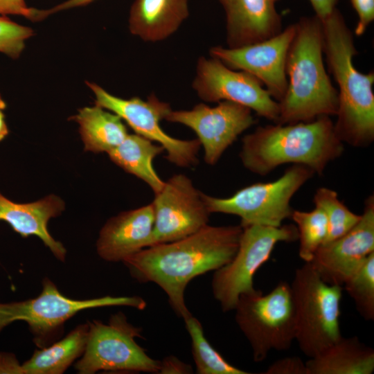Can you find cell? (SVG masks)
<instances>
[{
  "label": "cell",
  "mask_w": 374,
  "mask_h": 374,
  "mask_svg": "<svg viewBox=\"0 0 374 374\" xmlns=\"http://www.w3.org/2000/svg\"><path fill=\"white\" fill-rule=\"evenodd\" d=\"M242 232L240 225H206L180 240L145 248L123 262L139 282L158 285L176 314L184 319L190 314L184 301L186 286L194 278L229 262Z\"/></svg>",
  "instance_id": "6da1fadb"
},
{
  "label": "cell",
  "mask_w": 374,
  "mask_h": 374,
  "mask_svg": "<svg viewBox=\"0 0 374 374\" xmlns=\"http://www.w3.org/2000/svg\"><path fill=\"white\" fill-rule=\"evenodd\" d=\"M321 21L323 55L338 86L335 133L343 143L368 146L374 140V72L364 73L355 67L354 35L337 8Z\"/></svg>",
  "instance_id": "7a4b0ae2"
},
{
  "label": "cell",
  "mask_w": 374,
  "mask_h": 374,
  "mask_svg": "<svg viewBox=\"0 0 374 374\" xmlns=\"http://www.w3.org/2000/svg\"><path fill=\"white\" fill-rule=\"evenodd\" d=\"M344 152L330 116L309 122L258 127L242 140L241 161L248 170L264 176L280 165L306 166L321 175Z\"/></svg>",
  "instance_id": "3957f363"
},
{
  "label": "cell",
  "mask_w": 374,
  "mask_h": 374,
  "mask_svg": "<svg viewBox=\"0 0 374 374\" xmlns=\"http://www.w3.org/2000/svg\"><path fill=\"white\" fill-rule=\"evenodd\" d=\"M294 36L286 60L287 88L279 103L276 123L309 122L321 116H335L338 91L323 62L322 22L317 17H304L295 23Z\"/></svg>",
  "instance_id": "277c9868"
},
{
  "label": "cell",
  "mask_w": 374,
  "mask_h": 374,
  "mask_svg": "<svg viewBox=\"0 0 374 374\" xmlns=\"http://www.w3.org/2000/svg\"><path fill=\"white\" fill-rule=\"evenodd\" d=\"M290 286L295 309V340L304 355L313 357L341 337L343 287L325 282L310 262L296 269Z\"/></svg>",
  "instance_id": "5b68a950"
},
{
  "label": "cell",
  "mask_w": 374,
  "mask_h": 374,
  "mask_svg": "<svg viewBox=\"0 0 374 374\" xmlns=\"http://www.w3.org/2000/svg\"><path fill=\"white\" fill-rule=\"evenodd\" d=\"M234 310L255 362L264 361L272 350H289L295 340V309L291 286L286 281H280L265 294L259 290L242 294Z\"/></svg>",
  "instance_id": "8992f818"
},
{
  "label": "cell",
  "mask_w": 374,
  "mask_h": 374,
  "mask_svg": "<svg viewBox=\"0 0 374 374\" xmlns=\"http://www.w3.org/2000/svg\"><path fill=\"white\" fill-rule=\"evenodd\" d=\"M107 306H129L142 310L146 307V302L137 296H105L75 300L63 295L56 285L46 278L37 297L21 301L0 303V332L12 322L25 321L34 336L35 344L39 348H44L61 335L64 323L78 312Z\"/></svg>",
  "instance_id": "52a82bcc"
},
{
  "label": "cell",
  "mask_w": 374,
  "mask_h": 374,
  "mask_svg": "<svg viewBox=\"0 0 374 374\" xmlns=\"http://www.w3.org/2000/svg\"><path fill=\"white\" fill-rule=\"evenodd\" d=\"M314 174L306 166L294 164L278 179L246 186L231 197H215L202 193V197L211 213L239 216L242 228L254 224L278 227L291 217L294 195Z\"/></svg>",
  "instance_id": "ba28073f"
},
{
  "label": "cell",
  "mask_w": 374,
  "mask_h": 374,
  "mask_svg": "<svg viewBox=\"0 0 374 374\" xmlns=\"http://www.w3.org/2000/svg\"><path fill=\"white\" fill-rule=\"evenodd\" d=\"M297 240L298 230L294 224L243 227L235 256L229 262L215 270L213 276V294L222 310H234L242 294L256 290L255 274L269 259L276 244Z\"/></svg>",
  "instance_id": "9c48e42d"
},
{
  "label": "cell",
  "mask_w": 374,
  "mask_h": 374,
  "mask_svg": "<svg viewBox=\"0 0 374 374\" xmlns=\"http://www.w3.org/2000/svg\"><path fill=\"white\" fill-rule=\"evenodd\" d=\"M87 341L82 358L75 365L78 373L100 371L159 373L160 361L150 357L136 341L141 328L128 322L123 312L111 316L107 323L88 321Z\"/></svg>",
  "instance_id": "30bf717a"
},
{
  "label": "cell",
  "mask_w": 374,
  "mask_h": 374,
  "mask_svg": "<svg viewBox=\"0 0 374 374\" xmlns=\"http://www.w3.org/2000/svg\"><path fill=\"white\" fill-rule=\"evenodd\" d=\"M86 84L95 96V105L118 115L136 134L159 143L166 151V158L170 162L179 167L197 163L201 146L198 139L174 138L160 125L172 110L169 103L160 100L154 94L146 100L139 97L124 99L112 95L96 83L87 81Z\"/></svg>",
  "instance_id": "8fae6325"
},
{
  "label": "cell",
  "mask_w": 374,
  "mask_h": 374,
  "mask_svg": "<svg viewBox=\"0 0 374 374\" xmlns=\"http://www.w3.org/2000/svg\"><path fill=\"white\" fill-rule=\"evenodd\" d=\"M192 87L205 102L236 103L274 123L278 121L279 103L262 83L252 75L231 69L215 57L197 60Z\"/></svg>",
  "instance_id": "7c38bea8"
},
{
  "label": "cell",
  "mask_w": 374,
  "mask_h": 374,
  "mask_svg": "<svg viewBox=\"0 0 374 374\" xmlns=\"http://www.w3.org/2000/svg\"><path fill=\"white\" fill-rule=\"evenodd\" d=\"M154 195L152 246L180 240L208 225L211 213L202 193L187 176L173 175Z\"/></svg>",
  "instance_id": "4fadbf2b"
},
{
  "label": "cell",
  "mask_w": 374,
  "mask_h": 374,
  "mask_svg": "<svg viewBox=\"0 0 374 374\" xmlns=\"http://www.w3.org/2000/svg\"><path fill=\"white\" fill-rule=\"evenodd\" d=\"M166 120L195 132L204 150V161L215 165L239 135L256 121L252 111L240 104L223 100L215 107L199 103L188 110H171Z\"/></svg>",
  "instance_id": "5bb4252c"
},
{
  "label": "cell",
  "mask_w": 374,
  "mask_h": 374,
  "mask_svg": "<svg viewBox=\"0 0 374 374\" xmlns=\"http://www.w3.org/2000/svg\"><path fill=\"white\" fill-rule=\"evenodd\" d=\"M295 30L293 24L261 42L238 48L215 46L210 48L209 54L231 69L243 71L254 76L271 96L279 102L287 88L286 60Z\"/></svg>",
  "instance_id": "9a60e30c"
},
{
  "label": "cell",
  "mask_w": 374,
  "mask_h": 374,
  "mask_svg": "<svg viewBox=\"0 0 374 374\" xmlns=\"http://www.w3.org/2000/svg\"><path fill=\"white\" fill-rule=\"evenodd\" d=\"M373 252L374 197L372 195L365 201L359 221L342 236L322 244L310 263L325 282L343 286Z\"/></svg>",
  "instance_id": "2e32d148"
},
{
  "label": "cell",
  "mask_w": 374,
  "mask_h": 374,
  "mask_svg": "<svg viewBox=\"0 0 374 374\" xmlns=\"http://www.w3.org/2000/svg\"><path fill=\"white\" fill-rule=\"evenodd\" d=\"M226 19L227 47L238 48L271 37L282 30L279 0H217Z\"/></svg>",
  "instance_id": "e0dca14e"
},
{
  "label": "cell",
  "mask_w": 374,
  "mask_h": 374,
  "mask_svg": "<svg viewBox=\"0 0 374 374\" xmlns=\"http://www.w3.org/2000/svg\"><path fill=\"white\" fill-rule=\"evenodd\" d=\"M154 223L152 203L110 218L102 228L97 240L98 255L107 261H123L152 246Z\"/></svg>",
  "instance_id": "ac0fdd59"
},
{
  "label": "cell",
  "mask_w": 374,
  "mask_h": 374,
  "mask_svg": "<svg viewBox=\"0 0 374 374\" xmlns=\"http://www.w3.org/2000/svg\"><path fill=\"white\" fill-rule=\"evenodd\" d=\"M64 203L55 195L38 201L19 204L12 202L0 193V221L10 224L24 238L36 235L61 261H64L66 250L63 244L49 233L48 222L61 214Z\"/></svg>",
  "instance_id": "d6986e66"
},
{
  "label": "cell",
  "mask_w": 374,
  "mask_h": 374,
  "mask_svg": "<svg viewBox=\"0 0 374 374\" xmlns=\"http://www.w3.org/2000/svg\"><path fill=\"white\" fill-rule=\"evenodd\" d=\"M188 15L189 0H134L129 30L145 42H160L175 33Z\"/></svg>",
  "instance_id": "ffe728a7"
},
{
  "label": "cell",
  "mask_w": 374,
  "mask_h": 374,
  "mask_svg": "<svg viewBox=\"0 0 374 374\" xmlns=\"http://www.w3.org/2000/svg\"><path fill=\"white\" fill-rule=\"evenodd\" d=\"M305 364L308 374H372L374 350L357 337L341 336Z\"/></svg>",
  "instance_id": "44dd1931"
},
{
  "label": "cell",
  "mask_w": 374,
  "mask_h": 374,
  "mask_svg": "<svg viewBox=\"0 0 374 374\" xmlns=\"http://www.w3.org/2000/svg\"><path fill=\"white\" fill-rule=\"evenodd\" d=\"M70 120L78 124L86 151L108 153L128 135L123 120L118 115L96 105L80 109Z\"/></svg>",
  "instance_id": "7402d4cb"
},
{
  "label": "cell",
  "mask_w": 374,
  "mask_h": 374,
  "mask_svg": "<svg viewBox=\"0 0 374 374\" xmlns=\"http://www.w3.org/2000/svg\"><path fill=\"white\" fill-rule=\"evenodd\" d=\"M163 151L161 145L137 134H128L120 145L107 154L115 164L143 180L157 194L163 188L165 181L154 168L153 161Z\"/></svg>",
  "instance_id": "603a6c76"
},
{
  "label": "cell",
  "mask_w": 374,
  "mask_h": 374,
  "mask_svg": "<svg viewBox=\"0 0 374 374\" xmlns=\"http://www.w3.org/2000/svg\"><path fill=\"white\" fill-rule=\"evenodd\" d=\"M89 325L82 324L62 339L34 352L21 366L24 374H61L85 349Z\"/></svg>",
  "instance_id": "cb8c5ba5"
},
{
  "label": "cell",
  "mask_w": 374,
  "mask_h": 374,
  "mask_svg": "<svg viewBox=\"0 0 374 374\" xmlns=\"http://www.w3.org/2000/svg\"><path fill=\"white\" fill-rule=\"evenodd\" d=\"M191 339L192 355L198 374H249L229 364L207 341L201 323L191 314L184 319Z\"/></svg>",
  "instance_id": "d4e9b609"
},
{
  "label": "cell",
  "mask_w": 374,
  "mask_h": 374,
  "mask_svg": "<svg viewBox=\"0 0 374 374\" xmlns=\"http://www.w3.org/2000/svg\"><path fill=\"white\" fill-rule=\"evenodd\" d=\"M291 217L298 230L299 256L305 262H310L327 238L326 216L321 208L315 206L311 211L293 210Z\"/></svg>",
  "instance_id": "484cf974"
},
{
  "label": "cell",
  "mask_w": 374,
  "mask_h": 374,
  "mask_svg": "<svg viewBox=\"0 0 374 374\" xmlns=\"http://www.w3.org/2000/svg\"><path fill=\"white\" fill-rule=\"evenodd\" d=\"M314 203L323 211L328 221V235L323 244L344 235L361 219V215L350 211L339 199L337 192L328 188L321 187L316 190Z\"/></svg>",
  "instance_id": "4316f807"
},
{
  "label": "cell",
  "mask_w": 374,
  "mask_h": 374,
  "mask_svg": "<svg viewBox=\"0 0 374 374\" xmlns=\"http://www.w3.org/2000/svg\"><path fill=\"white\" fill-rule=\"evenodd\" d=\"M360 316L374 319V252L343 285Z\"/></svg>",
  "instance_id": "83f0119b"
},
{
  "label": "cell",
  "mask_w": 374,
  "mask_h": 374,
  "mask_svg": "<svg viewBox=\"0 0 374 374\" xmlns=\"http://www.w3.org/2000/svg\"><path fill=\"white\" fill-rule=\"evenodd\" d=\"M33 34L32 28L0 16V53L12 59L18 58Z\"/></svg>",
  "instance_id": "f1b7e54d"
},
{
  "label": "cell",
  "mask_w": 374,
  "mask_h": 374,
  "mask_svg": "<svg viewBox=\"0 0 374 374\" xmlns=\"http://www.w3.org/2000/svg\"><path fill=\"white\" fill-rule=\"evenodd\" d=\"M17 15L32 21L42 20V10L27 6L25 0H0V16Z\"/></svg>",
  "instance_id": "f546056e"
},
{
  "label": "cell",
  "mask_w": 374,
  "mask_h": 374,
  "mask_svg": "<svg viewBox=\"0 0 374 374\" xmlns=\"http://www.w3.org/2000/svg\"><path fill=\"white\" fill-rule=\"evenodd\" d=\"M350 1L358 16L355 34L361 36L374 20V0H350Z\"/></svg>",
  "instance_id": "4dcf8cb0"
},
{
  "label": "cell",
  "mask_w": 374,
  "mask_h": 374,
  "mask_svg": "<svg viewBox=\"0 0 374 374\" xmlns=\"http://www.w3.org/2000/svg\"><path fill=\"white\" fill-rule=\"evenodd\" d=\"M265 374H308L305 362L299 357L278 359L264 372Z\"/></svg>",
  "instance_id": "1f68e13d"
},
{
  "label": "cell",
  "mask_w": 374,
  "mask_h": 374,
  "mask_svg": "<svg viewBox=\"0 0 374 374\" xmlns=\"http://www.w3.org/2000/svg\"><path fill=\"white\" fill-rule=\"evenodd\" d=\"M192 368L174 356H168L160 361L159 373H191Z\"/></svg>",
  "instance_id": "d6a6232c"
},
{
  "label": "cell",
  "mask_w": 374,
  "mask_h": 374,
  "mask_svg": "<svg viewBox=\"0 0 374 374\" xmlns=\"http://www.w3.org/2000/svg\"><path fill=\"white\" fill-rule=\"evenodd\" d=\"M0 373L24 374V372L14 355L0 353Z\"/></svg>",
  "instance_id": "836d02e7"
},
{
  "label": "cell",
  "mask_w": 374,
  "mask_h": 374,
  "mask_svg": "<svg viewBox=\"0 0 374 374\" xmlns=\"http://www.w3.org/2000/svg\"><path fill=\"white\" fill-rule=\"evenodd\" d=\"M310 3L315 16L323 20L336 8L338 0H308Z\"/></svg>",
  "instance_id": "e575fe53"
},
{
  "label": "cell",
  "mask_w": 374,
  "mask_h": 374,
  "mask_svg": "<svg viewBox=\"0 0 374 374\" xmlns=\"http://www.w3.org/2000/svg\"><path fill=\"white\" fill-rule=\"evenodd\" d=\"M95 1L96 0H66L51 8L44 9V16L45 17H47L48 16L55 12L80 6H84Z\"/></svg>",
  "instance_id": "d590c367"
},
{
  "label": "cell",
  "mask_w": 374,
  "mask_h": 374,
  "mask_svg": "<svg viewBox=\"0 0 374 374\" xmlns=\"http://www.w3.org/2000/svg\"><path fill=\"white\" fill-rule=\"evenodd\" d=\"M3 110L0 109V141L8 134V128L4 119Z\"/></svg>",
  "instance_id": "8d00e7d4"
},
{
  "label": "cell",
  "mask_w": 374,
  "mask_h": 374,
  "mask_svg": "<svg viewBox=\"0 0 374 374\" xmlns=\"http://www.w3.org/2000/svg\"><path fill=\"white\" fill-rule=\"evenodd\" d=\"M6 108V103L3 100L1 96L0 95V109H4Z\"/></svg>",
  "instance_id": "74e56055"
}]
</instances>
